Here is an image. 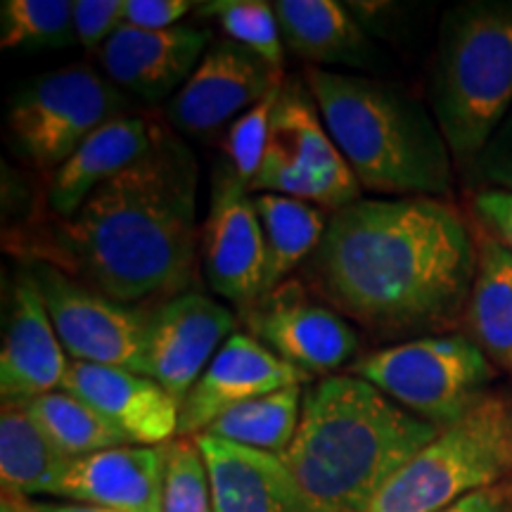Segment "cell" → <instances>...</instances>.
Returning a JSON list of instances; mask_svg holds the SVG:
<instances>
[{"mask_svg":"<svg viewBox=\"0 0 512 512\" xmlns=\"http://www.w3.org/2000/svg\"><path fill=\"white\" fill-rule=\"evenodd\" d=\"M472 166L482 181L491 183V188L512 190V110Z\"/></svg>","mask_w":512,"mask_h":512,"instance_id":"cell-33","label":"cell"},{"mask_svg":"<svg viewBox=\"0 0 512 512\" xmlns=\"http://www.w3.org/2000/svg\"><path fill=\"white\" fill-rule=\"evenodd\" d=\"M166 128L152 117L126 114L86 138L79 150L53 171L46 202L60 221L74 219L83 202L114 176L143 159L159 143Z\"/></svg>","mask_w":512,"mask_h":512,"instance_id":"cell-20","label":"cell"},{"mask_svg":"<svg viewBox=\"0 0 512 512\" xmlns=\"http://www.w3.org/2000/svg\"><path fill=\"white\" fill-rule=\"evenodd\" d=\"M197 185L195 155L166 128L152 152L102 183L74 219L60 223L55 266L131 306L183 290L200 245Z\"/></svg>","mask_w":512,"mask_h":512,"instance_id":"cell-2","label":"cell"},{"mask_svg":"<svg viewBox=\"0 0 512 512\" xmlns=\"http://www.w3.org/2000/svg\"><path fill=\"white\" fill-rule=\"evenodd\" d=\"M465 318L477 347L512 373V252L491 235L477 240V273Z\"/></svg>","mask_w":512,"mask_h":512,"instance_id":"cell-23","label":"cell"},{"mask_svg":"<svg viewBox=\"0 0 512 512\" xmlns=\"http://www.w3.org/2000/svg\"><path fill=\"white\" fill-rule=\"evenodd\" d=\"M24 512H119L110 508H100V505L88 503H43V501H27Z\"/></svg>","mask_w":512,"mask_h":512,"instance_id":"cell-37","label":"cell"},{"mask_svg":"<svg viewBox=\"0 0 512 512\" xmlns=\"http://www.w3.org/2000/svg\"><path fill=\"white\" fill-rule=\"evenodd\" d=\"M200 245L204 278L211 290L247 313L261 299L266 242L252 192L226 159L214 166Z\"/></svg>","mask_w":512,"mask_h":512,"instance_id":"cell-11","label":"cell"},{"mask_svg":"<svg viewBox=\"0 0 512 512\" xmlns=\"http://www.w3.org/2000/svg\"><path fill=\"white\" fill-rule=\"evenodd\" d=\"M164 446H119L69 460L57 498L119 512H162Z\"/></svg>","mask_w":512,"mask_h":512,"instance_id":"cell-21","label":"cell"},{"mask_svg":"<svg viewBox=\"0 0 512 512\" xmlns=\"http://www.w3.org/2000/svg\"><path fill=\"white\" fill-rule=\"evenodd\" d=\"M351 375L439 430L472 411L496 380L489 356L463 335H425L370 351L351 363Z\"/></svg>","mask_w":512,"mask_h":512,"instance_id":"cell-7","label":"cell"},{"mask_svg":"<svg viewBox=\"0 0 512 512\" xmlns=\"http://www.w3.org/2000/svg\"><path fill=\"white\" fill-rule=\"evenodd\" d=\"M285 86V83H283ZM280 91H273L264 100L256 102L252 110H247L226 128V138H223V155L230 169L242 183L252 185L256 174H259L261 162H264L268 133H271L273 110L278 105Z\"/></svg>","mask_w":512,"mask_h":512,"instance_id":"cell-31","label":"cell"},{"mask_svg":"<svg viewBox=\"0 0 512 512\" xmlns=\"http://www.w3.org/2000/svg\"><path fill=\"white\" fill-rule=\"evenodd\" d=\"M437 434L363 377L328 375L304 392L297 434L280 458L323 512H366Z\"/></svg>","mask_w":512,"mask_h":512,"instance_id":"cell-3","label":"cell"},{"mask_svg":"<svg viewBox=\"0 0 512 512\" xmlns=\"http://www.w3.org/2000/svg\"><path fill=\"white\" fill-rule=\"evenodd\" d=\"M69 460L43 437L24 406L0 411V484L3 498L57 496Z\"/></svg>","mask_w":512,"mask_h":512,"instance_id":"cell-25","label":"cell"},{"mask_svg":"<svg viewBox=\"0 0 512 512\" xmlns=\"http://www.w3.org/2000/svg\"><path fill=\"white\" fill-rule=\"evenodd\" d=\"M283 83V69L221 38L211 43L185 86L171 98L166 117L185 136H214Z\"/></svg>","mask_w":512,"mask_h":512,"instance_id":"cell-13","label":"cell"},{"mask_svg":"<svg viewBox=\"0 0 512 512\" xmlns=\"http://www.w3.org/2000/svg\"><path fill=\"white\" fill-rule=\"evenodd\" d=\"M131 98L88 67L69 64L38 74L12 95V145L38 171H57L98 128L126 117Z\"/></svg>","mask_w":512,"mask_h":512,"instance_id":"cell-8","label":"cell"},{"mask_svg":"<svg viewBox=\"0 0 512 512\" xmlns=\"http://www.w3.org/2000/svg\"><path fill=\"white\" fill-rule=\"evenodd\" d=\"M304 387H287L230 408L204 434L283 456L302 420Z\"/></svg>","mask_w":512,"mask_h":512,"instance_id":"cell-26","label":"cell"},{"mask_svg":"<svg viewBox=\"0 0 512 512\" xmlns=\"http://www.w3.org/2000/svg\"><path fill=\"white\" fill-rule=\"evenodd\" d=\"M309 380V373L290 366L254 335L233 332L181 403L178 437L204 434L230 408Z\"/></svg>","mask_w":512,"mask_h":512,"instance_id":"cell-14","label":"cell"},{"mask_svg":"<svg viewBox=\"0 0 512 512\" xmlns=\"http://www.w3.org/2000/svg\"><path fill=\"white\" fill-rule=\"evenodd\" d=\"M24 411L64 458L74 460L107 451V448L131 446L124 434L114 430L88 403L64 389L31 399L24 403Z\"/></svg>","mask_w":512,"mask_h":512,"instance_id":"cell-27","label":"cell"},{"mask_svg":"<svg viewBox=\"0 0 512 512\" xmlns=\"http://www.w3.org/2000/svg\"><path fill=\"white\" fill-rule=\"evenodd\" d=\"M214 36L190 24L147 31L124 24L100 50L102 72L128 98L159 102L178 93L202 62Z\"/></svg>","mask_w":512,"mask_h":512,"instance_id":"cell-16","label":"cell"},{"mask_svg":"<svg viewBox=\"0 0 512 512\" xmlns=\"http://www.w3.org/2000/svg\"><path fill=\"white\" fill-rule=\"evenodd\" d=\"M475 273L477 240L453 204L392 197L332 214L304 285L373 337L399 339L456 323Z\"/></svg>","mask_w":512,"mask_h":512,"instance_id":"cell-1","label":"cell"},{"mask_svg":"<svg viewBox=\"0 0 512 512\" xmlns=\"http://www.w3.org/2000/svg\"><path fill=\"white\" fill-rule=\"evenodd\" d=\"M200 3L190 0H126V22L128 27L162 31L178 27V22L195 10Z\"/></svg>","mask_w":512,"mask_h":512,"instance_id":"cell-34","label":"cell"},{"mask_svg":"<svg viewBox=\"0 0 512 512\" xmlns=\"http://www.w3.org/2000/svg\"><path fill=\"white\" fill-rule=\"evenodd\" d=\"M285 50L311 64L373 67V43L356 12L337 0H275Z\"/></svg>","mask_w":512,"mask_h":512,"instance_id":"cell-22","label":"cell"},{"mask_svg":"<svg viewBox=\"0 0 512 512\" xmlns=\"http://www.w3.org/2000/svg\"><path fill=\"white\" fill-rule=\"evenodd\" d=\"M197 15L214 17L228 41L252 50L271 67L283 69L285 43L273 3L266 0H211L197 5Z\"/></svg>","mask_w":512,"mask_h":512,"instance_id":"cell-29","label":"cell"},{"mask_svg":"<svg viewBox=\"0 0 512 512\" xmlns=\"http://www.w3.org/2000/svg\"><path fill=\"white\" fill-rule=\"evenodd\" d=\"M439 512H512V479L467 494Z\"/></svg>","mask_w":512,"mask_h":512,"instance_id":"cell-36","label":"cell"},{"mask_svg":"<svg viewBox=\"0 0 512 512\" xmlns=\"http://www.w3.org/2000/svg\"><path fill=\"white\" fill-rule=\"evenodd\" d=\"M475 216L496 242L512 252V190L484 188L475 195Z\"/></svg>","mask_w":512,"mask_h":512,"instance_id":"cell-35","label":"cell"},{"mask_svg":"<svg viewBox=\"0 0 512 512\" xmlns=\"http://www.w3.org/2000/svg\"><path fill=\"white\" fill-rule=\"evenodd\" d=\"M76 43L72 0H5L0 5V46L62 50Z\"/></svg>","mask_w":512,"mask_h":512,"instance_id":"cell-28","label":"cell"},{"mask_svg":"<svg viewBox=\"0 0 512 512\" xmlns=\"http://www.w3.org/2000/svg\"><path fill=\"white\" fill-rule=\"evenodd\" d=\"M126 0H76L74 34L86 53H100L105 43L124 27Z\"/></svg>","mask_w":512,"mask_h":512,"instance_id":"cell-32","label":"cell"},{"mask_svg":"<svg viewBox=\"0 0 512 512\" xmlns=\"http://www.w3.org/2000/svg\"><path fill=\"white\" fill-rule=\"evenodd\" d=\"M64 392L93 408L131 446H166L178 437L181 403L152 377L126 368L69 361Z\"/></svg>","mask_w":512,"mask_h":512,"instance_id":"cell-18","label":"cell"},{"mask_svg":"<svg viewBox=\"0 0 512 512\" xmlns=\"http://www.w3.org/2000/svg\"><path fill=\"white\" fill-rule=\"evenodd\" d=\"M512 479V394L489 392L408 460L366 512H439Z\"/></svg>","mask_w":512,"mask_h":512,"instance_id":"cell-6","label":"cell"},{"mask_svg":"<svg viewBox=\"0 0 512 512\" xmlns=\"http://www.w3.org/2000/svg\"><path fill=\"white\" fill-rule=\"evenodd\" d=\"M430 102L453 159L475 162L512 110V0H465L444 12Z\"/></svg>","mask_w":512,"mask_h":512,"instance_id":"cell-5","label":"cell"},{"mask_svg":"<svg viewBox=\"0 0 512 512\" xmlns=\"http://www.w3.org/2000/svg\"><path fill=\"white\" fill-rule=\"evenodd\" d=\"M249 192H273L337 214L363 200V188L320 117L309 86L285 81L273 110L259 174Z\"/></svg>","mask_w":512,"mask_h":512,"instance_id":"cell-9","label":"cell"},{"mask_svg":"<svg viewBox=\"0 0 512 512\" xmlns=\"http://www.w3.org/2000/svg\"><path fill=\"white\" fill-rule=\"evenodd\" d=\"M195 439L209 467L214 512H323L275 453L211 434Z\"/></svg>","mask_w":512,"mask_h":512,"instance_id":"cell-19","label":"cell"},{"mask_svg":"<svg viewBox=\"0 0 512 512\" xmlns=\"http://www.w3.org/2000/svg\"><path fill=\"white\" fill-rule=\"evenodd\" d=\"M69 361L147 375L152 311L114 302L55 264L31 266Z\"/></svg>","mask_w":512,"mask_h":512,"instance_id":"cell-10","label":"cell"},{"mask_svg":"<svg viewBox=\"0 0 512 512\" xmlns=\"http://www.w3.org/2000/svg\"><path fill=\"white\" fill-rule=\"evenodd\" d=\"M266 242V273L261 299L287 283L297 266L309 261L328 230L330 214L294 197L256 192L252 195Z\"/></svg>","mask_w":512,"mask_h":512,"instance_id":"cell-24","label":"cell"},{"mask_svg":"<svg viewBox=\"0 0 512 512\" xmlns=\"http://www.w3.org/2000/svg\"><path fill=\"white\" fill-rule=\"evenodd\" d=\"M162 512H214L209 467L195 437L164 446Z\"/></svg>","mask_w":512,"mask_h":512,"instance_id":"cell-30","label":"cell"},{"mask_svg":"<svg viewBox=\"0 0 512 512\" xmlns=\"http://www.w3.org/2000/svg\"><path fill=\"white\" fill-rule=\"evenodd\" d=\"M306 86L323 124L363 190L387 197L453 192V155L425 105L394 83L306 69Z\"/></svg>","mask_w":512,"mask_h":512,"instance_id":"cell-4","label":"cell"},{"mask_svg":"<svg viewBox=\"0 0 512 512\" xmlns=\"http://www.w3.org/2000/svg\"><path fill=\"white\" fill-rule=\"evenodd\" d=\"M69 356L50 320L46 299L31 268L15 278L10 316L0 349V396L24 406L38 396L62 389Z\"/></svg>","mask_w":512,"mask_h":512,"instance_id":"cell-17","label":"cell"},{"mask_svg":"<svg viewBox=\"0 0 512 512\" xmlns=\"http://www.w3.org/2000/svg\"><path fill=\"white\" fill-rule=\"evenodd\" d=\"M247 313L254 337L309 375L347 366L361 344L349 318L323 299H313L304 280H287Z\"/></svg>","mask_w":512,"mask_h":512,"instance_id":"cell-12","label":"cell"},{"mask_svg":"<svg viewBox=\"0 0 512 512\" xmlns=\"http://www.w3.org/2000/svg\"><path fill=\"white\" fill-rule=\"evenodd\" d=\"M235 316L228 306L200 292H183L152 311L147 377L185 401L226 339Z\"/></svg>","mask_w":512,"mask_h":512,"instance_id":"cell-15","label":"cell"}]
</instances>
